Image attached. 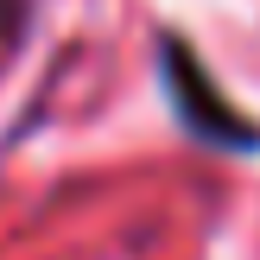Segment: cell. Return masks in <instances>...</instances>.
Returning a JSON list of instances; mask_svg holds the SVG:
<instances>
[{
  "instance_id": "obj_1",
  "label": "cell",
  "mask_w": 260,
  "mask_h": 260,
  "mask_svg": "<svg viewBox=\"0 0 260 260\" xmlns=\"http://www.w3.org/2000/svg\"><path fill=\"white\" fill-rule=\"evenodd\" d=\"M165 89H172V102H178V114H184V127H197L203 140H216V146H260V134L248 127V114H235V108L210 89L203 63L190 57L178 38H165Z\"/></svg>"
}]
</instances>
